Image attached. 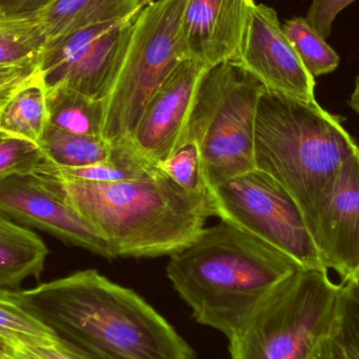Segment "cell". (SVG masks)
<instances>
[{"label":"cell","instance_id":"cell-1","mask_svg":"<svg viewBox=\"0 0 359 359\" xmlns=\"http://www.w3.org/2000/svg\"><path fill=\"white\" fill-rule=\"evenodd\" d=\"M6 293L88 359H194L163 316L97 270Z\"/></svg>","mask_w":359,"mask_h":359},{"label":"cell","instance_id":"cell-2","mask_svg":"<svg viewBox=\"0 0 359 359\" xmlns=\"http://www.w3.org/2000/svg\"><path fill=\"white\" fill-rule=\"evenodd\" d=\"M31 176L90 222L115 257L175 255L189 246L212 217L208 190L187 191L161 170L151 178L116 183Z\"/></svg>","mask_w":359,"mask_h":359},{"label":"cell","instance_id":"cell-3","mask_svg":"<svg viewBox=\"0 0 359 359\" xmlns=\"http://www.w3.org/2000/svg\"><path fill=\"white\" fill-rule=\"evenodd\" d=\"M299 269L291 257L221 221L170 255L166 272L194 320L229 339L270 292Z\"/></svg>","mask_w":359,"mask_h":359},{"label":"cell","instance_id":"cell-4","mask_svg":"<svg viewBox=\"0 0 359 359\" xmlns=\"http://www.w3.org/2000/svg\"><path fill=\"white\" fill-rule=\"evenodd\" d=\"M359 149L341 119L318 101L262 94L255 119V164L299 205L309 223L341 166Z\"/></svg>","mask_w":359,"mask_h":359},{"label":"cell","instance_id":"cell-5","mask_svg":"<svg viewBox=\"0 0 359 359\" xmlns=\"http://www.w3.org/2000/svg\"><path fill=\"white\" fill-rule=\"evenodd\" d=\"M264 92L233 61L209 67L201 77L177 147H198L207 188L255 170V119Z\"/></svg>","mask_w":359,"mask_h":359},{"label":"cell","instance_id":"cell-6","mask_svg":"<svg viewBox=\"0 0 359 359\" xmlns=\"http://www.w3.org/2000/svg\"><path fill=\"white\" fill-rule=\"evenodd\" d=\"M341 287L327 270L293 272L229 339L231 359H309L332 333Z\"/></svg>","mask_w":359,"mask_h":359},{"label":"cell","instance_id":"cell-7","mask_svg":"<svg viewBox=\"0 0 359 359\" xmlns=\"http://www.w3.org/2000/svg\"><path fill=\"white\" fill-rule=\"evenodd\" d=\"M187 0H155L137 15L117 81L107 99L103 137L130 139L154 93L185 60L181 23Z\"/></svg>","mask_w":359,"mask_h":359},{"label":"cell","instance_id":"cell-8","mask_svg":"<svg viewBox=\"0 0 359 359\" xmlns=\"http://www.w3.org/2000/svg\"><path fill=\"white\" fill-rule=\"evenodd\" d=\"M207 190L212 217L259 238L305 269L326 270L299 205L269 175L255 168Z\"/></svg>","mask_w":359,"mask_h":359},{"label":"cell","instance_id":"cell-9","mask_svg":"<svg viewBox=\"0 0 359 359\" xmlns=\"http://www.w3.org/2000/svg\"><path fill=\"white\" fill-rule=\"evenodd\" d=\"M136 18L48 38L37 65L46 88L62 86L96 100L109 98Z\"/></svg>","mask_w":359,"mask_h":359},{"label":"cell","instance_id":"cell-10","mask_svg":"<svg viewBox=\"0 0 359 359\" xmlns=\"http://www.w3.org/2000/svg\"><path fill=\"white\" fill-rule=\"evenodd\" d=\"M233 62L259 80L267 92L302 102L316 101V80L285 35L273 8L251 4Z\"/></svg>","mask_w":359,"mask_h":359},{"label":"cell","instance_id":"cell-11","mask_svg":"<svg viewBox=\"0 0 359 359\" xmlns=\"http://www.w3.org/2000/svg\"><path fill=\"white\" fill-rule=\"evenodd\" d=\"M308 229L327 271L341 283L359 271V149L344 163L316 206Z\"/></svg>","mask_w":359,"mask_h":359},{"label":"cell","instance_id":"cell-12","mask_svg":"<svg viewBox=\"0 0 359 359\" xmlns=\"http://www.w3.org/2000/svg\"><path fill=\"white\" fill-rule=\"evenodd\" d=\"M0 213L20 225L48 232L67 244L107 259H115L105 236L34 177L0 181Z\"/></svg>","mask_w":359,"mask_h":359},{"label":"cell","instance_id":"cell-13","mask_svg":"<svg viewBox=\"0 0 359 359\" xmlns=\"http://www.w3.org/2000/svg\"><path fill=\"white\" fill-rule=\"evenodd\" d=\"M207 67L185 59L154 93L130 140L145 159L158 164L170 157L189 115L198 82Z\"/></svg>","mask_w":359,"mask_h":359},{"label":"cell","instance_id":"cell-14","mask_svg":"<svg viewBox=\"0 0 359 359\" xmlns=\"http://www.w3.org/2000/svg\"><path fill=\"white\" fill-rule=\"evenodd\" d=\"M255 0H187L181 23L186 58L207 69L238 55Z\"/></svg>","mask_w":359,"mask_h":359},{"label":"cell","instance_id":"cell-15","mask_svg":"<svg viewBox=\"0 0 359 359\" xmlns=\"http://www.w3.org/2000/svg\"><path fill=\"white\" fill-rule=\"evenodd\" d=\"M48 126L46 82L36 67L0 93V130L40 145Z\"/></svg>","mask_w":359,"mask_h":359},{"label":"cell","instance_id":"cell-16","mask_svg":"<svg viewBox=\"0 0 359 359\" xmlns=\"http://www.w3.org/2000/svg\"><path fill=\"white\" fill-rule=\"evenodd\" d=\"M48 252L37 233L0 213V293L19 290L27 278H39Z\"/></svg>","mask_w":359,"mask_h":359},{"label":"cell","instance_id":"cell-17","mask_svg":"<svg viewBox=\"0 0 359 359\" xmlns=\"http://www.w3.org/2000/svg\"><path fill=\"white\" fill-rule=\"evenodd\" d=\"M140 11L138 0H57L38 17L52 38L83 27L130 20Z\"/></svg>","mask_w":359,"mask_h":359},{"label":"cell","instance_id":"cell-18","mask_svg":"<svg viewBox=\"0 0 359 359\" xmlns=\"http://www.w3.org/2000/svg\"><path fill=\"white\" fill-rule=\"evenodd\" d=\"M113 144V153L107 161L82 168H61L46 161L33 174L46 175L67 182L116 183L151 178L160 172L157 164L151 163L136 151L130 139Z\"/></svg>","mask_w":359,"mask_h":359},{"label":"cell","instance_id":"cell-19","mask_svg":"<svg viewBox=\"0 0 359 359\" xmlns=\"http://www.w3.org/2000/svg\"><path fill=\"white\" fill-rule=\"evenodd\" d=\"M48 124L88 136H103L107 99L96 100L69 88H46Z\"/></svg>","mask_w":359,"mask_h":359},{"label":"cell","instance_id":"cell-20","mask_svg":"<svg viewBox=\"0 0 359 359\" xmlns=\"http://www.w3.org/2000/svg\"><path fill=\"white\" fill-rule=\"evenodd\" d=\"M46 159L61 168H82L107 161L114 144L103 136L74 134L48 124L40 142Z\"/></svg>","mask_w":359,"mask_h":359},{"label":"cell","instance_id":"cell-21","mask_svg":"<svg viewBox=\"0 0 359 359\" xmlns=\"http://www.w3.org/2000/svg\"><path fill=\"white\" fill-rule=\"evenodd\" d=\"M48 39L39 17L17 18L0 14V67H37Z\"/></svg>","mask_w":359,"mask_h":359},{"label":"cell","instance_id":"cell-22","mask_svg":"<svg viewBox=\"0 0 359 359\" xmlns=\"http://www.w3.org/2000/svg\"><path fill=\"white\" fill-rule=\"evenodd\" d=\"M305 69L312 77L328 75L339 67L341 58L326 39L308 22L306 17H294L282 25Z\"/></svg>","mask_w":359,"mask_h":359},{"label":"cell","instance_id":"cell-23","mask_svg":"<svg viewBox=\"0 0 359 359\" xmlns=\"http://www.w3.org/2000/svg\"><path fill=\"white\" fill-rule=\"evenodd\" d=\"M6 341L52 344L60 339L15 299L0 293V341Z\"/></svg>","mask_w":359,"mask_h":359},{"label":"cell","instance_id":"cell-24","mask_svg":"<svg viewBox=\"0 0 359 359\" xmlns=\"http://www.w3.org/2000/svg\"><path fill=\"white\" fill-rule=\"evenodd\" d=\"M46 161L39 145L0 133V181L29 176Z\"/></svg>","mask_w":359,"mask_h":359},{"label":"cell","instance_id":"cell-25","mask_svg":"<svg viewBox=\"0 0 359 359\" xmlns=\"http://www.w3.org/2000/svg\"><path fill=\"white\" fill-rule=\"evenodd\" d=\"M157 165L183 189L189 192L207 191L200 151L194 143L179 145L170 157Z\"/></svg>","mask_w":359,"mask_h":359},{"label":"cell","instance_id":"cell-26","mask_svg":"<svg viewBox=\"0 0 359 359\" xmlns=\"http://www.w3.org/2000/svg\"><path fill=\"white\" fill-rule=\"evenodd\" d=\"M341 285L332 333L341 345L345 359H359V303L349 287L344 283Z\"/></svg>","mask_w":359,"mask_h":359},{"label":"cell","instance_id":"cell-27","mask_svg":"<svg viewBox=\"0 0 359 359\" xmlns=\"http://www.w3.org/2000/svg\"><path fill=\"white\" fill-rule=\"evenodd\" d=\"M0 348L13 359H86L62 341L52 344H29L21 341H0Z\"/></svg>","mask_w":359,"mask_h":359},{"label":"cell","instance_id":"cell-28","mask_svg":"<svg viewBox=\"0 0 359 359\" xmlns=\"http://www.w3.org/2000/svg\"><path fill=\"white\" fill-rule=\"evenodd\" d=\"M354 1L355 0H313L306 19L327 40L332 33L333 22L337 15Z\"/></svg>","mask_w":359,"mask_h":359},{"label":"cell","instance_id":"cell-29","mask_svg":"<svg viewBox=\"0 0 359 359\" xmlns=\"http://www.w3.org/2000/svg\"><path fill=\"white\" fill-rule=\"evenodd\" d=\"M57 0H0V14L17 18L38 17Z\"/></svg>","mask_w":359,"mask_h":359},{"label":"cell","instance_id":"cell-30","mask_svg":"<svg viewBox=\"0 0 359 359\" xmlns=\"http://www.w3.org/2000/svg\"><path fill=\"white\" fill-rule=\"evenodd\" d=\"M309 359H345V356L339 341L331 333L318 345Z\"/></svg>","mask_w":359,"mask_h":359},{"label":"cell","instance_id":"cell-31","mask_svg":"<svg viewBox=\"0 0 359 359\" xmlns=\"http://www.w3.org/2000/svg\"><path fill=\"white\" fill-rule=\"evenodd\" d=\"M35 67H29V69H21V67H0V86L10 83L13 80L25 75V74L29 73V71L35 69Z\"/></svg>","mask_w":359,"mask_h":359},{"label":"cell","instance_id":"cell-32","mask_svg":"<svg viewBox=\"0 0 359 359\" xmlns=\"http://www.w3.org/2000/svg\"><path fill=\"white\" fill-rule=\"evenodd\" d=\"M349 105L359 115V74L356 76L355 82H354V90L350 96Z\"/></svg>","mask_w":359,"mask_h":359},{"label":"cell","instance_id":"cell-33","mask_svg":"<svg viewBox=\"0 0 359 359\" xmlns=\"http://www.w3.org/2000/svg\"><path fill=\"white\" fill-rule=\"evenodd\" d=\"M349 287L350 291H351L353 297H355L356 301L359 303V271L353 278H350L348 282L344 283Z\"/></svg>","mask_w":359,"mask_h":359},{"label":"cell","instance_id":"cell-34","mask_svg":"<svg viewBox=\"0 0 359 359\" xmlns=\"http://www.w3.org/2000/svg\"><path fill=\"white\" fill-rule=\"evenodd\" d=\"M154 1H155V0H138L139 8L142 10V8H144L145 6H149V4H151V2Z\"/></svg>","mask_w":359,"mask_h":359},{"label":"cell","instance_id":"cell-35","mask_svg":"<svg viewBox=\"0 0 359 359\" xmlns=\"http://www.w3.org/2000/svg\"><path fill=\"white\" fill-rule=\"evenodd\" d=\"M0 359H13V358H8V355H6V354L4 353V351H2L1 348H0Z\"/></svg>","mask_w":359,"mask_h":359},{"label":"cell","instance_id":"cell-36","mask_svg":"<svg viewBox=\"0 0 359 359\" xmlns=\"http://www.w3.org/2000/svg\"><path fill=\"white\" fill-rule=\"evenodd\" d=\"M11 82H12V81H11ZM8 84H4V86H0V93H1V90H4V88H6V86H8ZM0 133H1V130H0Z\"/></svg>","mask_w":359,"mask_h":359},{"label":"cell","instance_id":"cell-37","mask_svg":"<svg viewBox=\"0 0 359 359\" xmlns=\"http://www.w3.org/2000/svg\"><path fill=\"white\" fill-rule=\"evenodd\" d=\"M83 358H84V356H83ZM84 358L88 359V358Z\"/></svg>","mask_w":359,"mask_h":359}]
</instances>
